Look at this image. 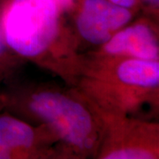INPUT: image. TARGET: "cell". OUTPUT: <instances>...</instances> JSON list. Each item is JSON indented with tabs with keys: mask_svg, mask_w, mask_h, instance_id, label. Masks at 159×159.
Instances as JSON below:
<instances>
[{
	"mask_svg": "<svg viewBox=\"0 0 159 159\" xmlns=\"http://www.w3.org/2000/svg\"><path fill=\"white\" fill-rule=\"evenodd\" d=\"M0 159H58L57 143L45 129L2 111Z\"/></svg>",
	"mask_w": 159,
	"mask_h": 159,
	"instance_id": "8992f818",
	"label": "cell"
},
{
	"mask_svg": "<svg viewBox=\"0 0 159 159\" xmlns=\"http://www.w3.org/2000/svg\"><path fill=\"white\" fill-rule=\"evenodd\" d=\"M11 77L13 76H10L6 73L0 72V111H2L6 106V96L4 92V85L6 80Z\"/></svg>",
	"mask_w": 159,
	"mask_h": 159,
	"instance_id": "8fae6325",
	"label": "cell"
},
{
	"mask_svg": "<svg viewBox=\"0 0 159 159\" xmlns=\"http://www.w3.org/2000/svg\"><path fill=\"white\" fill-rule=\"evenodd\" d=\"M54 1L57 3L58 7L66 14V16L73 11L74 6L77 2V0H54Z\"/></svg>",
	"mask_w": 159,
	"mask_h": 159,
	"instance_id": "7c38bea8",
	"label": "cell"
},
{
	"mask_svg": "<svg viewBox=\"0 0 159 159\" xmlns=\"http://www.w3.org/2000/svg\"><path fill=\"white\" fill-rule=\"evenodd\" d=\"M84 55L73 87L96 111L158 120L159 60Z\"/></svg>",
	"mask_w": 159,
	"mask_h": 159,
	"instance_id": "3957f363",
	"label": "cell"
},
{
	"mask_svg": "<svg viewBox=\"0 0 159 159\" xmlns=\"http://www.w3.org/2000/svg\"><path fill=\"white\" fill-rule=\"evenodd\" d=\"M140 13L159 22V0H140Z\"/></svg>",
	"mask_w": 159,
	"mask_h": 159,
	"instance_id": "9c48e42d",
	"label": "cell"
},
{
	"mask_svg": "<svg viewBox=\"0 0 159 159\" xmlns=\"http://www.w3.org/2000/svg\"><path fill=\"white\" fill-rule=\"evenodd\" d=\"M26 63L7 45L0 27V72L15 76Z\"/></svg>",
	"mask_w": 159,
	"mask_h": 159,
	"instance_id": "ba28073f",
	"label": "cell"
},
{
	"mask_svg": "<svg viewBox=\"0 0 159 159\" xmlns=\"http://www.w3.org/2000/svg\"><path fill=\"white\" fill-rule=\"evenodd\" d=\"M94 111L102 125V138L96 159L159 158L157 120L111 115Z\"/></svg>",
	"mask_w": 159,
	"mask_h": 159,
	"instance_id": "277c9868",
	"label": "cell"
},
{
	"mask_svg": "<svg viewBox=\"0 0 159 159\" xmlns=\"http://www.w3.org/2000/svg\"><path fill=\"white\" fill-rule=\"evenodd\" d=\"M115 5L125 7L140 13V0H108Z\"/></svg>",
	"mask_w": 159,
	"mask_h": 159,
	"instance_id": "30bf717a",
	"label": "cell"
},
{
	"mask_svg": "<svg viewBox=\"0 0 159 159\" xmlns=\"http://www.w3.org/2000/svg\"><path fill=\"white\" fill-rule=\"evenodd\" d=\"M0 27L18 57L74 87L84 55L68 17L54 0H0Z\"/></svg>",
	"mask_w": 159,
	"mask_h": 159,
	"instance_id": "7a4b0ae2",
	"label": "cell"
},
{
	"mask_svg": "<svg viewBox=\"0 0 159 159\" xmlns=\"http://www.w3.org/2000/svg\"><path fill=\"white\" fill-rule=\"evenodd\" d=\"M138 14L108 0H77L67 17L80 50L85 52V47L92 50L102 45Z\"/></svg>",
	"mask_w": 159,
	"mask_h": 159,
	"instance_id": "5b68a950",
	"label": "cell"
},
{
	"mask_svg": "<svg viewBox=\"0 0 159 159\" xmlns=\"http://www.w3.org/2000/svg\"><path fill=\"white\" fill-rule=\"evenodd\" d=\"M3 111L47 130L57 143L58 159H96L102 122L73 87L20 80L16 75L4 85Z\"/></svg>",
	"mask_w": 159,
	"mask_h": 159,
	"instance_id": "6da1fadb",
	"label": "cell"
},
{
	"mask_svg": "<svg viewBox=\"0 0 159 159\" xmlns=\"http://www.w3.org/2000/svg\"><path fill=\"white\" fill-rule=\"evenodd\" d=\"M158 25L139 13L107 42L84 53L93 57L159 60Z\"/></svg>",
	"mask_w": 159,
	"mask_h": 159,
	"instance_id": "52a82bcc",
	"label": "cell"
}]
</instances>
